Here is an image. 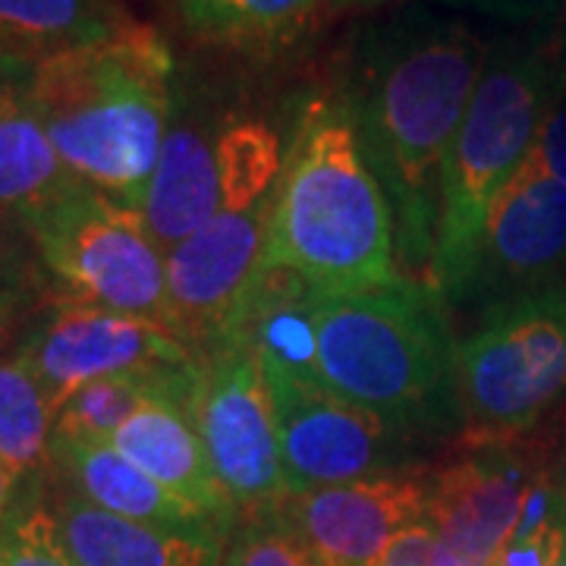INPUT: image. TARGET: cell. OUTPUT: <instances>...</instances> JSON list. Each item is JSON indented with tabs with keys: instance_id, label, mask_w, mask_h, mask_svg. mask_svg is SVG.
Returning a JSON list of instances; mask_svg holds the SVG:
<instances>
[{
	"instance_id": "1",
	"label": "cell",
	"mask_w": 566,
	"mask_h": 566,
	"mask_svg": "<svg viewBox=\"0 0 566 566\" xmlns=\"http://www.w3.org/2000/svg\"><path fill=\"white\" fill-rule=\"evenodd\" d=\"M444 293L403 277L359 293H322L286 271L262 281L230 337L403 434L463 428L457 337ZM227 337V340H230Z\"/></svg>"
},
{
	"instance_id": "2",
	"label": "cell",
	"mask_w": 566,
	"mask_h": 566,
	"mask_svg": "<svg viewBox=\"0 0 566 566\" xmlns=\"http://www.w3.org/2000/svg\"><path fill=\"white\" fill-rule=\"evenodd\" d=\"M264 268L322 293H359L406 277L394 208L349 104L312 98L303 107L274 189Z\"/></svg>"
},
{
	"instance_id": "3",
	"label": "cell",
	"mask_w": 566,
	"mask_h": 566,
	"mask_svg": "<svg viewBox=\"0 0 566 566\" xmlns=\"http://www.w3.org/2000/svg\"><path fill=\"white\" fill-rule=\"evenodd\" d=\"M485 66V44L472 32L434 29L387 54L353 107L394 208L400 268L412 281L434 283L447 161Z\"/></svg>"
},
{
	"instance_id": "4",
	"label": "cell",
	"mask_w": 566,
	"mask_h": 566,
	"mask_svg": "<svg viewBox=\"0 0 566 566\" xmlns=\"http://www.w3.org/2000/svg\"><path fill=\"white\" fill-rule=\"evenodd\" d=\"M29 98L66 170L114 202L139 208L174 120V54L133 22L111 39L35 63Z\"/></svg>"
},
{
	"instance_id": "5",
	"label": "cell",
	"mask_w": 566,
	"mask_h": 566,
	"mask_svg": "<svg viewBox=\"0 0 566 566\" xmlns=\"http://www.w3.org/2000/svg\"><path fill=\"white\" fill-rule=\"evenodd\" d=\"M554 102V73L542 54L488 57L444 174L434 286L447 303L465 277L491 205L526 164Z\"/></svg>"
},
{
	"instance_id": "6",
	"label": "cell",
	"mask_w": 566,
	"mask_h": 566,
	"mask_svg": "<svg viewBox=\"0 0 566 566\" xmlns=\"http://www.w3.org/2000/svg\"><path fill=\"white\" fill-rule=\"evenodd\" d=\"M566 394V286L488 305L457 344V400L469 444L516 441Z\"/></svg>"
},
{
	"instance_id": "7",
	"label": "cell",
	"mask_w": 566,
	"mask_h": 566,
	"mask_svg": "<svg viewBox=\"0 0 566 566\" xmlns=\"http://www.w3.org/2000/svg\"><path fill=\"white\" fill-rule=\"evenodd\" d=\"M25 227L63 300L170 324L167 252L139 208L80 186Z\"/></svg>"
},
{
	"instance_id": "8",
	"label": "cell",
	"mask_w": 566,
	"mask_h": 566,
	"mask_svg": "<svg viewBox=\"0 0 566 566\" xmlns=\"http://www.w3.org/2000/svg\"><path fill=\"white\" fill-rule=\"evenodd\" d=\"M186 409L237 513L277 510L286 479L274 400L255 346L230 337L205 349Z\"/></svg>"
},
{
	"instance_id": "9",
	"label": "cell",
	"mask_w": 566,
	"mask_h": 566,
	"mask_svg": "<svg viewBox=\"0 0 566 566\" xmlns=\"http://www.w3.org/2000/svg\"><path fill=\"white\" fill-rule=\"evenodd\" d=\"M259 359L277 416L286 497L403 469V431L286 365Z\"/></svg>"
},
{
	"instance_id": "10",
	"label": "cell",
	"mask_w": 566,
	"mask_h": 566,
	"mask_svg": "<svg viewBox=\"0 0 566 566\" xmlns=\"http://www.w3.org/2000/svg\"><path fill=\"white\" fill-rule=\"evenodd\" d=\"M271 205L274 196L245 208H223L167 252L170 327L199 356L233 334L262 281Z\"/></svg>"
},
{
	"instance_id": "11",
	"label": "cell",
	"mask_w": 566,
	"mask_h": 566,
	"mask_svg": "<svg viewBox=\"0 0 566 566\" xmlns=\"http://www.w3.org/2000/svg\"><path fill=\"white\" fill-rule=\"evenodd\" d=\"M17 356L35 371L57 412L88 381L148 368H182L202 359L170 324L63 296L22 337Z\"/></svg>"
},
{
	"instance_id": "12",
	"label": "cell",
	"mask_w": 566,
	"mask_h": 566,
	"mask_svg": "<svg viewBox=\"0 0 566 566\" xmlns=\"http://www.w3.org/2000/svg\"><path fill=\"white\" fill-rule=\"evenodd\" d=\"M566 286V182L520 167L488 211L450 305H488Z\"/></svg>"
},
{
	"instance_id": "13",
	"label": "cell",
	"mask_w": 566,
	"mask_h": 566,
	"mask_svg": "<svg viewBox=\"0 0 566 566\" xmlns=\"http://www.w3.org/2000/svg\"><path fill=\"white\" fill-rule=\"evenodd\" d=\"M542 469L516 441L469 444L460 460L428 475L422 520L465 566H491L520 526Z\"/></svg>"
},
{
	"instance_id": "14",
	"label": "cell",
	"mask_w": 566,
	"mask_h": 566,
	"mask_svg": "<svg viewBox=\"0 0 566 566\" xmlns=\"http://www.w3.org/2000/svg\"><path fill=\"white\" fill-rule=\"evenodd\" d=\"M424 501L428 475L394 469L346 485L290 494L277 513L324 566H375L406 526L422 520Z\"/></svg>"
},
{
	"instance_id": "15",
	"label": "cell",
	"mask_w": 566,
	"mask_h": 566,
	"mask_svg": "<svg viewBox=\"0 0 566 566\" xmlns=\"http://www.w3.org/2000/svg\"><path fill=\"white\" fill-rule=\"evenodd\" d=\"M221 123L223 117L199 114L170 120L142 202V218L164 252L189 240L223 208Z\"/></svg>"
},
{
	"instance_id": "16",
	"label": "cell",
	"mask_w": 566,
	"mask_h": 566,
	"mask_svg": "<svg viewBox=\"0 0 566 566\" xmlns=\"http://www.w3.org/2000/svg\"><path fill=\"white\" fill-rule=\"evenodd\" d=\"M189 390H170L142 406L139 412L114 434L111 447H117L126 460L148 472L182 504L199 510L211 523L227 526L237 516L227 491L218 482L211 460L205 453L202 438L189 419Z\"/></svg>"
},
{
	"instance_id": "17",
	"label": "cell",
	"mask_w": 566,
	"mask_h": 566,
	"mask_svg": "<svg viewBox=\"0 0 566 566\" xmlns=\"http://www.w3.org/2000/svg\"><path fill=\"white\" fill-rule=\"evenodd\" d=\"M51 463L61 469L70 491L98 506L111 516L129 523L174 532H218L221 526L202 516L199 510L182 504L117 447L85 444V441H57L51 444Z\"/></svg>"
},
{
	"instance_id": "18",
	"label": "cell",
	"mask_w": 566,
	"mask_h": 566,
	"mask_svg": "<svg viewBox=\"0 0 566 566\" xmlns=\"http://www.w3.org/2000/svg\"><path fill=\"white\" fill-rule=\"evenodd\" d=\"M57 526L80 566H223L218 532H174L111 516L73 491L54 504Z\"/></svg>"
},
{
	"instance_id": "19",
	"label": "cell",
	"mask_w": 566,
	"mask_h": 566,
	"mask_svg": "<svg viewBox=\"0 0 566 566\" xmlns=\"http://www.w3.org/2000/svg\"><path fill=\"white\" fill-rule=\"evenodd\" d=\"M22 66L0 63V208L32 221L82 182L66 170L29 98Z\"/></svg>"
},
{
	"instance_id": "20",
	"label": "cell",
	"mask_w": 566,
	"mask_h": 566,
	"mask_svg": "<svg viewBox=\"0 0 566 566\" xmlns=\"http://www.w3.org/2000/svg\"><path fill=\"white\" fill-rule=\"evenodd\" d=\"M133 22L117 0H0V63L32 70Z\"/></svg>"
},
{
	"instance_id": "21",
	"label": "cell",
	"mask_w": 566,
	"mask_h": 566,
	"mask_svg": "<svg viewBox=\"0 0 566 566\" xmlns=\"http://www.w3.org/2000/svg\"><path fill=\"white\" fill-rule=\"evenodd\" d=\"M324 0H177L192 35L240 54L264 57L303 39Z\"/></svg>"
},
{
	"instance_id": "22",
	"label": "cell",
	"mask_w": 566,
	"mask_h": 566,
	"mask_svg": "<svg viewBox=\"0 0 566 566\" xmlns=\"http://www.w3.org/2000/svg\"><path fill=\"white\" fill-rule=\"evenodd\" d=\"M196 365L182 368H148V371H126L88 381L66 397L57 412L54 438L57 441H85V444H111L114 434L129 422L142 406L161 394L182 390L192 385Z\"/></svg>"
},
{
	"instance_id": "23",
	"label": "cell",
	"mask_w": 566,
	"mask_h": 566,
	"mask_svg": "<svg viewBox=\"0 0 566 566\" xmlns=\"http://www.w3.org/2000/svg\"><path fill=\"white\" fill-rule=\"evenodd\" d=\"M57 409L20 356L0 359V460L22 479L51 463Z\"/></svg>"
},
{
	"instance_id": "24",
	"label": "cell",
	"mask_w": 566,
	"mask_h": 566,
	"mask_svg": "<svg viewBox=\"0 0 566 566\" xmlns=\"http://www.w3.org/2000/svg\"><path fill=\"white\" fill-rule=\"evenodd\" d=\"M0 545L7 566H80L63 542L54 506L39 497L20 501L0 523Z\"/></svg>"
},
{
	"instance_id": "25",
	"label": "cell",
	"mask_w": 566,
	"mask_h": 566,
	"mask_svg": "<svg viewBox=\"0 0 566 566\" xmlns=\"http://www.w3.org/2000/svg\"><path fill=\"white\" fill-rule=\"evenodd\" d=\"M223 566H324L277 510L245 516L223 554Z\"/></svg>"
},
{
	"instance_id": "26",
	"label": "cell",
	"mask_w": 566,
	"mask_h": 566,
	"mask_svg": "<svg viewBox=\"0 0 566 566\" xmlns=\"http://www.w3.org/2000/svg\"><path fill=\"white\" fill-rule=\"evenodd\" d=\"M39 252L20 214L0 208V296L29 303L39 281Z\"/></svg>"
},
{
	"instance_id": "27",
	"label": "cell",
	"mask_w": 566,
	"mask_h": 566,
	"mask_svg": "<svg viewBox=\"0 0 566 566\" xmlns=\"http://www.w3.org/2000/svg\"><path fill=\"white\" fill-rule=\"evenodd\" d=\"M375 566H465L447 542L424 520L406 526L390 545L381 551Z\"/></svg>"
},
{
	"instance_id": "28",
	"label": "cell",
	"mask_w": 566,
	"mask_h": 566,
	"mask_svg": "<svg viewBox=\"0 0 566 566\" xmlns=\"http://www.w3.org/2000/svg\"><path fill=\"white\" fill-rule=\"evenodd\" d=\"M523 167L545 174L551 180L566 182V102L551 104Z\"/></svg>"
},
{
	"instance_id": "29",
	"label": "cell",
	"mask_w": 566,
	"mask_h": 566,
	"mask_svg": "<svg viewBox=\"0 0 566 566\" xmlns=\"http://www.w3.org/2000/svg\"><path fill=\"white\" fill-rule=\"evenodd\" d=\"M25 305L29 303H22V300L0 296V359H3V353L17 340V331H20V318Z\"/></svg>"
},
{
	"instance_id": "30",
	"label": "cell",
	"mask_w": 566,
	"mask_h": 566,
	"mask_svg": "<svg viewBox=\"0 0 566 566\" xmlns=\"http://www.w3.org/2000/svg\"><path fill=\"white\" fill-rule=\"evenodd\" d=\"M22 485V475L13 469V465L7 463V460H0V523L7 520V513L17 506V491Z\"/></svg>"
},
{
	"instance_id": "31",
	"label": "cell",
	"mask_w": 566,
	"mask_h": 566,
	"mask_svg": "<svg viewBox=\"0 0 566 566\" xmlns=\"http://www.w3.org/2000/svg\"><path fill=\"white\" fill-rule=\"evenodd\" d=\"M447 3H469L491 13H532L542 0H447Z\"/></svg>"
},
{
	"instance_id": "32",
	"label": "cell",
	"mask_w": 566,
	"mask_h": 566,
	"mask_svg": "<svg viewBox=\"0 0 566 566\" xmlns=\"http://www.w3.org/2000/svg\"><path fill=\"white\" fill-rule=\"evenodd\" d=\"M334 7H378L385 0H331Z\"/></svg>"
},
{
	"instance_id": "33",
	"label": "cell",
	"mask_w": 566,
	"mask_h": 566,
	"mask_svg": "<svg viewBox=\"0 0 566 566\" xmlns=\"http://www.w3.org/2000/svg\"><path fill=\"white\" fill-rule=\"evenodd\" d=\"M554 475H557V479H560V485L566 488V460H564V465H560V469H554Z\"/></svg>"
},
{
	"instance_id": "34",
	"label": "cell",
	"mask_w": 566,
	"mask_h": 566,
	"mask_svg": "<svg viewBox=\"0 0 566 566\" xmlns=\"http://www.w3.org/2000/svg\"><path fill=\"white\" fill-rule=\"evenodd\" d=\"M554 566H566V551H564V554H560V560H557V564H554Z\"/></svg>"
},
{
	"instance_id": "35",
	"label": "cell",
	"mask_w": 566,
	"mask_h": 566,
	"mask_svg": "<svg viewBox=\"0 0 566 566\" xmlns=\"http://www.w3.org/2000/svg\"><path fill=\"white\" fill-rule=\"evenodd\" d=\"M0 566H7V557H3V545H0Z\"/></svg>"
}]
</instances>
